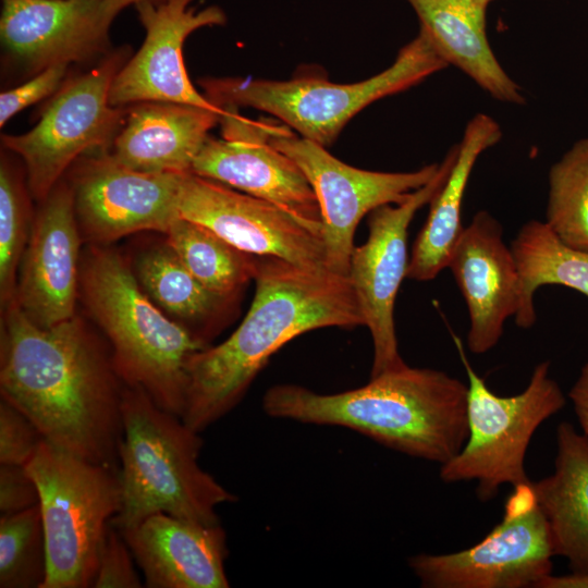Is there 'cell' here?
Returning a JSON list of instances; mask_svg holds the SVG:
<instances>
[{"label": "cell", "instance_id": "6da1fadb", "mask_svg": "<svg viewBox=\"0 0 588 588\" xmlns=\"http://www.w3.org/2000/svg\"><path fill=\"white\" fill-rule=\"evenodd\" d=\"M112 355L74 317L34 323L15 298L1 333V397L24 413L52 445L119 467L122 395Z\"/></svg>", "mask_w": 588, "mask_h": 588}, {"label": "cell", "instance_id": "7a4b0ae2", "mask_svg": "<svg viewBox=\"0 0 588 588\" xmlns=\"http://www.w3.org/2000/svg\"><path fill=\"white\" fill-rule=\"evenodd\" d=\"M253 280L254 299L240 327L188 362L182 419L198 432L240 403L270 357L289 341L320 328L363 324L348 275L257 256Z\"/></svg>", "mask_w": 588, "mask_h": 588}, {"label": "cell", "instance_id": "3957f363", "mask_svg": "<svg viewBox=\"0 0 588 588\" xmlns=\"http://www.w3.org/2000/svg\"><path fill=\"white\" fill-rule=\"evenodd\" d=\"M262 408L274 418L348 428L440 465L453 458L468 437L467 384L445 371L407 364L333 394L278 384L265 393Z\"/></svg>", "mask_w": 588, "mask_h": 588}, {"label": "cell", "instance_id": "277c9868", "mask_svg": "<svg viewBox=\"0 0 588 588\" xmlns=\"http://www.w3.org/2000/svg\"><path fill=\"white\" fill-rule=\"evenodd\" d=\"M122 422V505L112 525L123 531L156 513L207 526L220 524L217 507L237 497L200 467V432L138 387L123 389Z\"/></svg>", "mask_w": 588, "mask_h": 588}, {"label": "cell", "instance_id": "5b68a950", "mask_svg": "<svg viewBox=\"0 0 588 588\" xmlns=\"http://www.w3.org/2000/svg\"><path fill=\"white\" fill-rule=\"evenodd\" d=\"M86 303L112 346L120 379L142 388L161 408L185 409L187 365L206 341L170 320L115 253L97 250L83 274Z\"/></svg>", "mask_w": 588, "mask_h": 588}, {"label": "cell", "instance_id": "8992f818", "mask_svg": "<svg viewBox=\"0 0 588 588\" xmlns=\"http://www.w3.org/2000/svg\"><path fill=\"white\" fill-rule=\"evenodd\" d=\"M446 66L419 30L388 69L353 84L310 75L290 81L205 77L198 84L204 96L218 108L249 107L265 111L301 137L327 147L365 107L406 90Z\"/></svg>", "mask_w": 588, "mask_h": 588}, {"label": "cell", "instance_id": "52a82bcc", "mask_svg": "<svg viewBox=\"0 0 588 588\" xmlns=\"http://www.w3.org/2000/svg\"><path fill=\"white\" fill-rule=\"evenodd\" d=\"M25 467L38 488L45 527L42 588L93 587L106 531L122 505L119 467L86 461L46 440Z\"/></svg>", "mask_w": 588, "mask_h": 588}, {"label": "cell", "instance_id": "ba28073f", "mask_svg": "<svg viewBox=\"0 0 588 588\" xmlns=\"http://www.w3.org/2000/svg\"><path fill=\"white\" fill-rule=\"evenodd\" d=\"M467 376L468 437L462 450L440 465L443 482L475 481L476 495L487 502L503 485L528 483L525 457L536 430L560 412L565 395L550 376V362L537 364L518 394L493 393L473 368L461 338L451 333Z\"/></svg>", "mask_w": 588, "mask_h": 588}, {"label": "cell", "instance_id": "9c48e42d", "mask_svg": "<svg viewBox=\"0 0 588 588\" xmlns=\"http://www.w3.org/2000/svg\"><path fill=\"white\" fill-rule=\"evenodd\" d=\"M130 57L128 46L112 49L88 72L64 81L30 131L1 136L2 146L24 161L35 199L44 200L83 155L110 151L127 107L111 106L109 91Z\"/></svg>", "mask_w": 588, "mask_h": 588}, {"label": "cell", "instance_id": "30bf717a", "mask_svg": "<svg viewBox=\"0 0 588 588\" xmlns=\"http://www.w3.org/2000/svg\"><path fill=\"white\" fill-rule=\"evenodd\" d=\"M555 555L531 480L513 487L503 517L476 544L452 553H420L408 566L425 588H538Z\"/></svg>", "mask_w": 588, "mask_h": 588}, {"label": "cell", "instance_id": "8fae6325", "mask_svg": "<svg viewBox=\"0 0 588 588\" xmlns=\"http://www.w3.org/2000/svg\"><path fill=\"white\" fill-rule=\"evenodd\" d=\"M269 142L290 157L311 185L321 210L326 267L348 275L355 230L376 208L403 201L438 172L430 163L411 172H378L351 167L326 147L293 134L286 126L267 122Z\"/></svg>", "mask_w": 588, "mask_h": 588}, {"label": "cell", "instance_id": "7c38bea8", "mask_svg": "<svg viewBox=\"0 0 588 588\" xmlns=\"http://www.w3.org/2000/svg\"><path fill=\"white\" fill-rule=\"evenodd\" d=\"M456 155L457 145L444 157L430 182L399 204H388L372 210L368 219V238L352 252L348 278L363 324L371 334V377L406 365L399 352L393 315L395 298L409 262L407 231L415 213L430 204L442 187Z\"/></svg>", "mask_w": 588, "mask_h": 588}, {"label": "cell", "instance_id": "4fadbf2b", "mask_svg": "<svg viewBox=\"0 0 588 588\" xmlns=\"http://www.w3.org/2000/svg\"><path fill=\"white\" fill-rule=\"evenodd\" d=\"M219 123L223 138H207L192 173L268 201L322 235L317 196L299 167L269 142L267 122L224 108Z\"/></svg>", "mask_w": 588, "mask_h": 588}, {"label": "cell", "instance_id": "5bb4252c", "mask_svg": "<svg viewBox=\"0 0 588 588\" xmlns=\"http://www.w3.org/2000/svg\"><path fill=\"white\" fill-rule=\"evenodd\" d=\"M177 212L246 254L279 258L310 270L327 269L320 233L279 207L217 181L184 173Z\"/></svg>", "mask_w": 588, "mask_h": 588}, {"label": "cell", "instance_id": "9a60e30c", "mask_svg": "<svg viewBox=\"0 0 588 588\" xmlns=\"http://www.w3.org/2000/svg\"><path fill=\"white\" fill-rule=\"evenodd\" d=\"M121 10L105 0H1L5 61L32 77L54 65L102 59Z\"/></svg>", "mask_w": 588, "mask_h": 588}, {"label": "cell", "instance_id": "2e32d148", "mask_svg": "<svg viewBox=\"0 0 588 588\" xmlns=\"http://www.w3.org/2000/svg\"><path fill=\"white\" fill-rule=\"evenodd\" d=\"M183 174L138 172L109 151L81 157L70 185L82 229L99 243L145 230L167 233L179 217Z\"/></svg>", "mask_w": 588, "mask_h": 588}, {"label": "cell", "instance_id": "e0dca14e", "mask_svg": "<svg viewBox=\"0 0 588 588\" xmlns=\"http://www.w3.org/2000/svg\"><path fill=\"white\" fill-rule=\"evenodd\" d=\"M194 1L167 0L134 7L145 38L113 78L111 106L163 101L218 108L193 86L183 60V45L199 28L225 24L226 15L218 5L197 10L192 5Z\"/></svg>", "mask_w": 588, "mask_h": 588}, {"label": "cell", "instance_id": "ac0fdd59", "mask_svg": "<svg viewBox=\"0 0 588 588\" xmlns=\"http://www.w3.org/2000/svg\"><path fill=\"white\" fill-rule=\"evenodd\" d=\"M448 268L468 310L467 347L473 354H485L499 343L504 323L517 315L522 304L515 257L491 213L481 210L464 226Z\"/></svg>", "mask_w": 588, "mask_h": 588}, {"label": "cell", "instance_id": "d6986e66", "mask_svg": "<svg viewBox=\"0 0 588 588\" xmlns=\"http://www.w3.org/2000/svg\"><path fill=\"white\" fill-rule=\"evenodd\" d=\"M40 203L15 301L34 323L50 328L74 317L81 240L70 184L60 180Z\"/></svg>", "mask_w": 588, "mask_h": 588}, {"label": "cell", "instance_id": "ffe728a7", "mask_svg": "<svg viewBox=\"0 0 588 588\" xmlns=\"http://www.w3.org/2000/svg\"><path fill=\"white\" fill-rule=\"evenodd\" d=\"M120 531V530H119ZM148 588H228L226 536L207 526L156 513L120 531Z\"/></svg>", "mask_w": 588, "mask_h": 588}, {"label": "cell", "instance_id": "44dd1931", "mask_svg": "<svg viewBox=\"0 0 588 588\" xmlns=\"http://www.w3.org/2000/svg\"><path fill=\"white\" fill-rule=\"evenodd\" d=\"M222 112L221 108L163 101L127 106L124 124L109 154L138 172H192L195 158Z\"/></svg>", "mask_w": 588, "mask_h": 588}, {"label": "cell", "instance_id": "7402d4cb", "mask_svg": "<svg viewBox=\"0 0 588 588\" xmlns=\"http://www.w3.org/2000/svg\"><path fill=\"white\" fill-rule=\"evenodd\" d=\"M420 32L449 65L470 77L492 98L522 105L520 87L509 76L492 51L486 27L487 5L479 0H406Z\"/></svg>", "mask_w": 588, "mask_h": 588}, {"label": "cell", "instance_id": "603a6c76", "mask_svg": "<svg viewBox=\"0 0 588 588\" xmlns=\"http://www.w3.org/2000/svg\"><path fill=\"white\" fill-rule=\"evenodd\" d=\"M553 473L531 481L553 539L572 573L588 575V438L562 421L555 433Z\"/></svg>", "mask_w": 588, "mask_h": 588}, {"label": "cell", "instance_id": "cb8c5ba5", "mask_svg": "<svg viewBox=\"0 0 588 588\" xmlns=\"http://www.w3.org/2000/svg\"><path fill=\"white\" fill-rule=\"evenodd\" d=\"M502 132L488 114L469 120L451 171L430 201L428 218L417 235L409 257L406 278L430 281L448 268L450 255L462 234V207L473 169L483 151L497 145Z\"/></svg>", "mask_w": 588, "mask_h": 588}, {"label": "cell", "instance_id": "d4e9b609", "mask_svg": "<svg viewBox=\"0 0 588 588\" xmlns=\"http://www.w3.org/2000/svg\"><path fill=\"white\" fill-rule=\"evenodd\" d=\"M510 247L522 285V304L515 316L519 328L529 329L535 324L534 296L543 285H563L588 297V252L563 243L546 222H526Z\"/></svg>", "mask_w": 588, "mask_h": 588}, {"label": "cell", "instance_id": "484cf974", "mask_svg": "<svg viewBox=\"0 0 588 588\" xmlns=\"http://www.w3.org/2000/svg\"><path fill=\"white\" fill-rule=\"evenodd\" d=\"M167 243L188 271L209 291L229 297L254 278L257 256L246 254L208 228L177 217Z\"/></svg>", "mask_w": 588, "mask_h": 588}, {"label": "cell", "instance_id": "4316f807", "mask_svg": "<svg viewBox=\"0 0 588 588\" xmlns=\"http://www.w3.org/2000/svg\"><path fill=\"white\" fill-rule=\"evenodd\" d=\"M136 267L142 289L172 316L203 320L213 315L225 301L205 287L168 243L144 253Z\"/></svg>", "mask_w": 588, "mask_h": 588}, {"label": "cell", "instance_id": "83f0119b", "mask_svg": "<svg viewBox=\"0 0 588 588\" xmlns=\"http://www.w3.org/2000/svg\"><path fill=\"white\" fill-rule=\"evenodd\" d=\"M546 224L566 245L588 252V137L550 168Z\"/></svg>", "mask_w": 588, "mask_h": 588}, {"label": "cell", "instance_id": "f1b7e54d", "mask_svg": "<svg viewBox=\"0 0 588 588\" xmlns=\"http://www.w3.org/2000/svg\"><path fill=\"white\" fill-rule=\"evenodd\" d=\"M47 543L39 504L0 516V587L42 588Z\"/></svg>", "mask_w": 588, "mask_h": 588}, {"label": "cell", "instance_id": "f546056e", "mask_svg": "<svg viewBox=\"0 0 588 588\" xmlns=\"http://www.w3.org/2000/svg\"><path fill=\"white\" fill-rule=\"evenodd\" d=\"M28 204L20 175L2 154L0 166V294L5 307L15 298V278L27 243Z\"/></svg>", "mask_w": 588, "mask_h": 588}, {"label": "cell", "instance_id": "4dcf8cb0", "mask_svg": "<svg viewBox=\"0 0 588 588\" xmlns=\"http://www.w3.org/2000/svg\"><path fill=\"white\" fill-rule=\"evenodd\" d=\"M44 437L34 422L5 399L0 402V464L25 466Z\"/></svg>", "mask_w": 588, "mask_h": 588}, {"label": "cell", "instance_id": "1f68e13d", "mask_svg": "<svg viewBox=\"0 0 588 588\" xmlns=\"http://www.w3.org/2000/svg\"><path fill=\"white\" fill-rule=\"evenodd\" d=\"M122 534L110 523L100 548L93 588H139L143 581Z\"/></svg>", "mask_w": 588, "mask_h": 588}, {"label": "cell", "instance_id": "d6a6232c", "mask_svg": "<svg viewBox=\"0 0 588 588\" xmlns=\"http://www.w3.org/2000/svg\"><path fill=\"white\" fill-rule=\"evenodd\" d=\"M68 69V64L50 66L21 85L2 91L0 95L1 127L20 111L56 94L64 83Z\"/></svg>", "mask_w": 588, "mask_h": 588}, {"label": "cell", "instance_id": "836d02e7", "mask_svg": "<svg viewBox=\"0 0 588 588\" xmlns=\"http://www.w3.org/2000/svg\"><path fill=\"white\" fill-rule=\"evenodd\" d=\"M37 504L38 488L26 467L0 464V513L12 514Z\"/></svg>", "mask_w": 588, "mask_h": 588}, {"label": "cell", "instance_id": "e575fe53", "mask_svg": "<svg viewBox=\"0 0 588 588\" xmlns=\"http://www.w3.org/2000/svg\"><path fill=\"white\" fill-rule=\"evenodd\" d=\"M568 397L584 434L588 438V363L581 367L579 376L568 392Z\"/></svg>", "mask_w": 588, "mask_h": 588}, {"label": "cell", "instance_id": "d590c367", "mask_svg": "<svg viewBox=\"0 0 588 588\" xmlns=\"http://www.w3.org/2000/svg\"><path fill=\"white\" fill-rule=\"evenodd\" d=\"M538 588H588V575L571 573L567 575H549Z\"/></svg>", "mask_w": 588, "mask_h": 588}, {"label": "cell", "instance_id": "8d00e7d4", "mask_svg": "<svg viewBox=\"0 0 588 588\" xmlns=\"http://www.w3.org/2000/svg\"><path fill=\"white\" fill-rule=\"evenodd\" d=\"M115 7H118L121 11L127 7H136L138 4L143 3H151V4H160L167 0H105Z\"/></svg>", "mask_w": 588, "mask_h": 588}, {"label": "cell", "instance_id": "74e56055", "mask_svg": "<svg viewBox=\"0 0 588 588\" xmlns=\"http://www.w3.org/2000/svg\"><path fill=\"white\" fill-rule=\"evenodd\" d=\"M480 2H482L485 5H489V3L493 0H479Z\"/></svg>", "mask_w": 588, "mask_h": 588}]
</instances>
